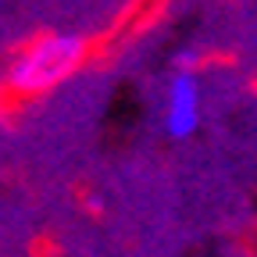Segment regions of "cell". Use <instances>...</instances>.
<instances>
[{"label": "cell", "instance_id": "6da1fadb", "mask_svg": "<svg viewBox=\"0 0 257 257\" xmlns=\"http://www.w3.org/2000/svg\"><path fill=\"white\" fill-rule=\"evenodd\" d=\"M89 47L79 32H40L32 36L4 68V86L15 96H43L64 79H72Z\"/></svg>", "mask_w": 257, "mask_h": 257}, {"label": "cell", "instance_id": "7a4b0ae2", "mask_svg": "<svg viewBox=\"0 0 257 257\" xmlns=\"http://www.w3.org/2000/svg\"><path fill=\"white\" fill-rule=\"evenodd\" d=\"M204 121V86L197 68H175L161 96V128L172 140H189Z\"/></svg>", "mask_w": 257, "mask_h": 257}, {"label": "cell", "instance_id": "3957f363", "mask_svg": "<svg viewBox=\"0 0 257 257\" xmlns=\"http://www.w3.org/2000/svg\"><path fill=\"white\" fill-rule=\"evenodd\" d=\"M197 50H179V57H175V68H197Z\"/></svg>", "mask_w": 257, "mask_h": 257}]
</instances>
